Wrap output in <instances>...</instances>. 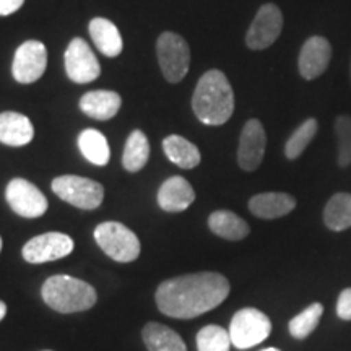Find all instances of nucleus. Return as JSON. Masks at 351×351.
Returning a JSON list of instances; mask_svg holds the SVG:
<instances>
[{
  "mask_svg": "<svg viewBox=\"0 0 351 351\" xmlns=\"http://www.w3.org/2000/svg\"><path fill=\"white\" fill-rule=\"evenodd\" d=\"M90 36L95 46L106 57H117L124 47L117 26L106 19H93L90 21Z\"/></svg>",
  "mask_w": 351,
  "mask_h": 351,
  "instance_id": "nucleus-19",
  "label": "nucleus"
},
{
  "mask_svg": "<svg viewBox=\"0 0 351 351\" xmlns=\"http://www.w3.org/2000/svg\"><path fill=\"white\" fill-rule=\"evenodd\" d=\"M5 199L10 208L23 218H39L46 213L47 199L33 182L15 178L8 182Z\"/></svg>",
  "mask_w": 351,
  "mask_h": 351,
  "instance_id": "nucleus-10",
  "label": "nucleus"
},
{
  "mask_svg": "<svg viewBox=\"0 0 351 351\" xmlns=\"http://www.w3.org/2000/svg\"><path fill=\"white\" fill-rule=\"evenodd\" d=\"M324 223L328 230L343 231L351 228V194H335L324 210Z\"/></svg>",
  "mask_w": 351,
  "mask_h": 351,
  "instance_id": "nucleus-25",
  "label": "nucleus"
},
{
  "mask_svg": "<svg viewBox=\"0 0 351 351\" xmlns=\"http://www.w3.org/2000/svg\"><path fill=\"white\" fill-rule=\"evenodd\" d=\"M150 158V143L142 130H134L125 142L122 165L129 173H138Z\"/></svg>",
  "mask_w": 351,
  "mask_h": 351,
  "instance_id": "nucleus-24",
  "label": "nucleus"
},
{
  "mask_svg": "<svg viewBox=\"0 0 351 351\" xmlns=\"http://www.w3.org/2000/svg\"><path fill=\"white\" fill-rule=\"evenodd\" d=\"M228 332H230L231 343L236 348L247 350L269 339L271 322L262 311L245 307V309H241L232 315Z\"/></svg>",
  "mask_w": 351,
  "mask_h": 351,
  "instance_id": "nucleus-7",
  "label": "nucleus"
},
{
  "mask_svg": "<svg viewBox=\"0 0 351 351\" xmlns=\"http://www.w3.org/2000/svg\"><path fill=\"white\" fill-rule=\"evenodd\" d=\"M156 54L166 80L182 82L191 67V49L186 39L171 32L163 33L156 41Z\"/></svg>",
  "mask_w": 351,
  "mask_h": 351,
  "instance_id": "nucleus-6",
  "label": "nucleus"
},
{
  "mask_svg": "<svg viewBox=\"0 0 351 351\" xmlns=\"http://www.w3.org/2000/svg\"><path fill=\"white\" fill-rule=\"evenodd\" d=\"M25 0H0V16H7L20 10Z\"/></svg>",
  "mask_w": 351,
  "mask_h": 351,
  "instance_id": "nucleus-31",
  "label": "nucleus"
},
{
  "mask_svg": "<svg viewBox=\"0 0 351 351\" xmlns=\"http://www.w3.org/2000/svg\"><path fill=\"white\" fill-rule=\"evenodd\" d=\"M192 109L197 119L207 125H223L234 112V93L226 75L208 70L200 77L192 96Z\"/></svg>",
  "mask_w": 351,
  "mask_h": 351,
  "instance_id": "nucleus-2",
  "label": "nucleus"
},
{
  "mask_svg": "<svg viewBox=\"0 0 351 351\" xmlns=\"http://www.w3.org/2000/svg\"><path fill=\"white\" fill-rule=\"evenodd\" d=\"M51 187L59 199L82 210L98 208L104 199V187L82 176H59L52 181Z\"/></svg>",
  "mask_w": 351,
  "mask_h": 351,
  "instance_id": "nucleus-5",
  "label": "nucleus"
},
{
  "mask_svg": "<svg viewBox=\"0 0 351 351\" xmlns=\"http://www.w3.org/2000/svg\"><path fill=\"white\" fill-rule=\"evenodd\" d=\"M78 148L91 165L106 166L111 158L106 137L96 129H85L78 135Z\"/></svg>",
  "mask_w": 351,
  "mask_h": 351,
  "instance_id": "nucleus-23",
  "label": "nucleus"
},
{
  "mask_svg": "<svg viewBox=\"0 0 351 351\" xmlns=\"http://www.w3.org/2000/svg\"><path fill=\"white\" fill-rule=\"evenodd\" d=\"M122 104L121 96L116 91L96 90L83 95L80 99V109L86 116L98 121L112 119L119 112Z\"/></svg>",
  "mask_w": 351,
  "mask_h": 351,
  "instance_id": "nucleus-18",
  "label": "nucleus"
},
{
  "mask_svg": "<svg viewBox=\"0 0 351 351\" xmlns=\"http://www.w3.org/2000/svg\"><path fill=\"white\" fill-rule=\"evenodd\" d=\"M2 247H3V241H2V238H0V251H2Z\"/></svg>",
  "mask_w": 351,
  "mask_h": 351,
  "instance_id": "nucleus-34",
  "label": "nucleus"
},
{
  "mask_svg": "<svg viewBox=\"0 0 351 351\" xmlns=\"http://www.w3.org/2000/svg\"><path fill=\"white\" fill-rule=\"evenodd\" d=\"M163 150L169 161L182 169H194L200 163V152L194 143L181 135H169L163 140Z\"/></svg>",
  "mask_w": 351,
  "mask_h": 351,
  "instance_id": "nucleus-22",
  "label": "nucleus"
},
{
  "mask_svg": "<svg viewBox=\"0 0 351 351\" xmlns=\"http://www.w3.org/2000/svg\"><path fill=\"white\" fill-rule=\"evenodd\" d=\"M5 315H7V304L3 301H0V322H2Z\"/></svg>",
  "mask_w": 351,
  "mask_h": 351,
  "instance_id": "nucleus-32",
  "label": "nucleus"
},
{
  "mask_svg": "<svg viewBox=\"0 0 351 351\" xmlns=\"http://www.w3.org/2000/svg\"><path fill=\"white\" fill-rule=\"evenodd\" d=\"M208 228L213 234L228 241H241L247 238L249 225L243 218L230 210H217L208 217Z\"/></svg>",
  "mask_w": 351,
  "mask_h": 351,
  "instance_id": "nucleus-21",
  "label": "nucleus"
},
{
  "mask_svg": "<svg viewBox=\"0 0 351 351\" xmlns=\"http://www.w3.org/2000/svg\"><path fill=\"white\" fill-rule=\"evenodd\" d=\"M267 135L261 121L251 119L245 122L241 132L239 148H238V163L241 169L256 171L261 166L263 155H265Z\"/></svg>",
  "mask_w": 351,
  "mask_h": 351,
  "instance_id": "nucleus-13",
  "label": "nucleus"
},
{
  "mask_svg": "<svg viewBox=\"0 0 351 351\" xmlns=\"http://www.w3.org/2000/svg\"><path fill=\"white\" fill-rule=\"evenodd\" d=\"M230 282L217 271H199L166 280L158 287V309L173 319H194L215 309L230 295Z\"/></svg>",
  "mask_w": 351,
  "mask_h": 351,
  "instance_id": "nucleus-1",
  "label": "nucleus"
},
{
  "mask_svg": "<svg viewBox=\"0 0 351 351\" xmlns=\"http://www.w3.org/2000/svg\"><path fill=\"white\" fill-rule=\"evenodd\" d=\"M34 137V127L25 114L7 111L0 114V143L25 147Z\"/></svg>",
  "mask_w": 351,
  "mask_h": 351,
  "instance_id": "nucleus-17",
  "label": "nucleus"
},
{
  "mask_svg": "<svg viewBox=\"0 0 351 351\" xmlns=\"http://www.w3.org/2000/svg\"><path fill=\"white\" fill-rule=\"evenodd\" d=\"M295 207V197L285 194V192H263V194L254 195L249 200V210H251V213L262 219L282 218L285 215L291 213Z\"/></svg>",
  "mask_w": 351,
  "mask_h": 351,
  "instance_id": "nucleus-16",
  "label": "nucleus"
},
{
  "mask_svg": "<svg viewBox=\"0 0 351 351\" xmlns=\"http://www.w3.org/2000/svg\"><path fill=\"white\" fill-rule=\"evenodd\" d=\"M324 314V306L320 302H314V304L307 306L301 314L289 320V333L298 340L306 339L311 333L315 330L320 317Z\"/></svg>",
  "mask_w": 351,
  "mask_h": 351,
  "instance_id": "nucleus-26",
  "label": "nucleus"
},
{
  "mask_svg": "<svg viewBox=\"0 0 351 351\" xmlns=\"http://www.w3.org/2000/svg\"><path fill=\"white\" fill-rule=\"evenodd\" d=\"M73 239L65 232H44L23 245L21 256L28 263H46L64 258L73 252Z\"/></svg>",
  "mask_w": 351,
  "mask_h": 351,
  "instance_id": "nucleus-8",
  "label": "nucleus"
},
{
  "mask_svg": "<svg viewBox=\"0 0 351 351\" xmlns=\"http://www.w3.org/2000/svg\"><path fill=\"white\" fill-rule=\"evenodd\" d=\"M194 187L181 176H173V178L166 179L158 191V205L161 210L169 213L184 212L194 204Z\"/></svg>",
  "mask_w": 351,
  "mask_h": 351,
  "instance_id": "nucleus-15",
  "label": "nucleus"
},
{
  "mask_svg": "<svg viewBox=\"0 0 351 351\" xmlns=\"http://www.w3.org/2000/svg\"><path fill=\"white\" fill-rule=\"evenodd\" d=\"M282 29V10L275 3H265V5L258 8L256 19L249 26V32L245 34V44L252 51L267 49L278 39Z\"/></svg>",
  "mask_w": 351,
  "mask_h": 351,
  "instance_id": "nucleus-9",
  "label": "nucleus"
},
{
  "mask_svg": "<svg viewBox=\"0 0 351 351\" xmlns=\"http://www.w3.org/2000/svg\"><path fill=\"white\" fill-rule=\"evenodd\" d=\"M44 351H51V350H44Z\"/></svg>",
  "mask_w": 351,
  "mask_h": 351,
  "instance_id": "nucleus-35",
  "label": "nucleus"
},
{
  "mask_svg": "<svg viewBox=\"0 0 351 351\" xmlns=\"http://www.w3.org/2000/svg\"><path fill=\"white\" fill-rule=\"evenodd\" d=\"M65 72L75 83H90L101 73V65L85 39L73 38L64 56Z\"/></svg>",
  "mask_w": 351,
  "mask_h": 351,
  "instance_id": "nucleus-11",
  "label": "nucleus"
},
{
  "mask_svg": "<svg viewBox=\"0 0 351 351\" xmlns=\"http://www.w3.org/2000/svg\"><path fill=\"white\" fill-rule=\"evenodd\" d=\"M332 59V46L326 38L313 36L302 46L300 60V73L306 80H315L326 72Z\"/></svg>",
  "mask_w": 351,
  "mask_h": 351,
  "instance_id": "nucleus-14",
  "label": "nucleus"
},
{
  "mask_svg": "<svg viewBox=\"0 0 351 351\" xmlns=\"http://www.w3.org/2000/svg\"><path fill=\"white\" fill-rule=\"evenodd\" d=\"M337 314L340 319L351 320V288H346L340 293L337 300Z\"/></svg>",
  "mask_w": 351,
  "mask_h": 351,
  "instance_id": "nucleus-30",
  "label": "nucleus"
},
{
  "mask_svg": "<svg viewBox=\"0 0 351 351\" xmlns=\"http://www.w3.org/2000/svg\"><path fill=\"white\" fill-rule=\"evenodd\" d=\"M261 351H280L278 348H265V350H261Z\"/></svg>",
  "mask_w": 351,
  "mask_h": 351,
  "instance_id": "nucleus-33",
  "label": "nucleus"
},
{
  "mask_svg": "<svg viewBox=\"0 0 351 351\" xmlns=\"http://www.w3.org/2000/svg\"><path fill=\"white\" fill-rule=\"evenodd\" d=\"M95 241L108 257L121 263L134 262L142 251L137 234L117 221H104L96 226Z\"/></svg>",
  "mask_w": 351,
  "mask_h": 351,
  "instance_id": "nucleus-4",
  "label": "nucleus"
},
{
  "mask_svg": "<svg viewBox=\"0 0 351 351\" xmlns=\"http://www.w3.org/2000/svg\"><path fill=\"white\" fill-rule=\"evenodd\" d=\"M319 124L315 119H307L293 132L291 137L288 138L287 145H285V155L288 160H298L306 150L307 145L313 142V138L317 134Z\"/></svg>",
  "mask_w": 351,
  "mask_h": 351,
  "instance_id": "nucleus-27",
  "label": "nucleus"
},
{
  "mask_svg": "<svg viewBox=\"0 0 351 351\" xmlns=\"http://www.w3.org/2000/svg\"><path fill=\"white\" fill-rule=\"evenodd\" d=\"M47 65V51L41 41H26L13 57L12 73L19 83H34L43 77Z\"/></svg>",
  "mask_w": 351,
  "mask_h": 351,
  "instance_id": "nucleus-12",
  "label": "nucleus"
},
{
  "mask_svg": "<svg viewBox=\"0 0 351 351\" xmlns=\"http://www.w3.org/2000/svg\"><path fill=\"white\" fill-rule=\"evenodd\" d=\"M142 337L148 351H187L178 332L158 322H148L143 327Z\"/></svg>",
  "mask_w": 351,
  "mask_h": 351,
  "instance_id": "nucleus-20",
  "label": "nucleus"
},
{
  "mask_svg": "<svg viewBox=\"0 0 351 351\" xmlns=\"http://www.w3.org/2000/svg\"><path fill=\"white\" fill-rule=\"evenodd\" d=\"M335 135L339 140V165L346 168L351 165V117L340 116L335 121Z\"/></svg>",
  "mask_w": 351,
  "mask_h": 351,
  "instance_id": "nucleus-29",
  "label": "nucleus"
},
{
  "mask_svg": "<svg viewBox=\"0 0 351 351\" xmlns=\"http://www.w3.org/2000/svg\"><path fill=\"white\" fill-rule=\"evenodd\" d=\"M231 345L230 332L215 324L200 328V332L197 333V350L199 351H230Z\"/></svg>",
  "mask_w": 351,
  "mask_h": 351,
  "instance_id": "nucleus-28",
  "label": "nucleus"
},
{
  "mask_svg": "<svg viewBox=\"0 0 351 351\" xmlns=\"http://www.w3.org/2000/svg\"><path fill=\"white\" fill-rule=\"evenodd\" d=\"M41 295L44 302L60 314L88 311L98 301L96 289L90 283L70 275H54L47 278L43 285Z\"/></svg>",
  "mask_w": 351,
  "mask_h": 351,
  "instance_id": "nucleus-3",
  "label": "nucleus"
}]
</instances>
